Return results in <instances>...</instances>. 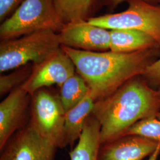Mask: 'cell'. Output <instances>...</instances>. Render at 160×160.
Listing matches in <instances>:
<instances>
[{
    "label": "cell",
    "mask_w": 160,
    "mask_h": 160,
    "mask_svg": "<svg viewBox=\"0 0 160 160\" xmlns=\"http://www.w3.org/2000/svg\"><path fill=\"white\" fill-rule=\"evenodd\" d=\"M86 81L96 102L108 97L128 80L142 75L160 58V48L131 53L91 52L61 46Z\"/></svg>",
    "instance_id": "6da1fadb"
},
{
    "label": "cell",
    "mask_w": 160,
    "mask_h": 160,
    "mask_svg": "<svg viewBox=\"0 0 160 160\" xmlns=\"http://www.w3.org/2000/svg\"><path fill=\"white\" fill-rule=\"evenodd\" d=\"M160 95L142 75L128 80L108 97L96 101L92 115L100 125L101 145L123 135L138 122L156 117Z\"/></svg>",
    "instance_id": "7a4b0ae2"
},
{
    "label": "cell",
    "mask_w": 160,
    "mask_h": 160,
    "mask_svg": "<svg viewBox=\"0 0 160 160\" xmlns=\"http://www.w3.org/2000/svg\"><path fill=\"white\" fill-rule=\"evenodd\" d=\"M64 24L55 0H24L10 17L1 22L0 39H15L46 30L58 33Z\"/></svg>",
    "instance_id": "3957f363"
},
{
    "label": "cell",
    "mask_w": 160,
    "mask_h": 160,
    "mask_svg": "<svg viewBox=\"0 0 160 160\" xmlns=\"http://www.w3.org/2000/svg\"><path fill=\"white\" fill-rule=\"evenodd\" d=\"M61 48L58 33L51 30L1 40L0 72L14 70L29 63H41Z\"/></svg>",
    "instance_id": "277c9868"
},
{
    "label": "cell",
    "mask_w": 160,
    "mask_h": 160,
    "mask_svg": "<svg viewBox=\"0 0 160 160\" xmlns=\"http://www.w3.org/2000/svg\"><path fill=\"white\" fill-rule=\"evenodd\" d=\"M65 115L59 93L49 87L41 88L31 96L29 123L58 148L67 147Z\"/></svg>",
    "instance_id": "5b68a950"
},
{
    "label": "cell",
    "mask_w": 160,
    "mask_h": 160,
    "mask_svg": "<svg viewBox=\"0 0 160 160\" xmlns=\"http://www.w3.org/2000/svg\"><path fill=\"white\" fill-rule=\"evenodd\" d=\"M123 12L89 17V23L104 29H131L150 35L160 47V6L145 0H128Z\"/></svg>",
    "instance_id": "8992f818"
},
{
    "label": "cell",
    "mask_w": 160,
    "mask_h": 160,
    "mask_svg": "<svg viewBox=\"0 0 160 160\" xmlns=\"http://www.w3.org/2000/svg\"><path fill=\"white\" fill-rule=\"evenodd\" d=\"M58 149L29 122L1 150L0 160H55Z\"/></svg>",
    "instance_id": "52a82bcc"
},
{
    "label": "cell",
    "mask_w": 160,
    "mask_h": 160,
    "mask_svg": "<svg viewBox=\"0 0 160 160\" xmlns=\"http://www.w3.org/2000/svg\"><path fill=\"white\" fill-rule=\"evenodd\" d=\"M75 73L74 62L61 48L43 62L33 64L31 74L22 87L32 96L43 88L60 87Z\"/></svg>",
    "instance_id": "ba28073f"
},
{
    "label": "cell",
    "mask_w": 160,
    "mask_h": 160,
    "mask_svg": "<svg viewBox=\"0 0 160 160\" xmlns=\"http://www.w3.org/2000/svg\"><path fill=\"white\" fill-rule=\"evenodd\" d=\"M58 35L62 46L86 51H110V30L92 24L87 20L65 23Z\"/></svg>",
    "instance_id": "9c48e42d"
},
{
    "label": "cell",
    "mask_w": 160,
    "mask_h": 160,
    "mask_svg": "<svg viewBox=\"0 0 160 160\" xmlns=\"http://www.w3.org/2000/svg\"><path fill=\"white\" fill-rule=\"evenodd\" d=\"M31 96L22 86L8 94L0 103V151L30 118Z\"/></svg>",
    "instance_id": "30bf717a"
},
{
    "label": "cell",
    "mask_w": 160,
    "mask_h": 160,
    "mask_svg": "<svg viewBox=\"0 0 160 160\" xmlns=\"http://www.w3.org/2000/svg\"><path fill=\"white\" fill-rule=\"evenodd\" d=\"M160 144L139 135H125L101 145L97 160H143Z\"/></svg>",
    "instance_id": "8fae6325"
},
{
    "label": "cell",
    "mask_w": 160,
    "mask_h": 160,
    "mask_svg": "<svg viewBox=\"0 0 160 160\" xmlns=\"http://www.w3.org/2000/svg\"><path fill=\"white\" fill-rule=\"evenodd\" d=\"M110 51L118 53H131L153 48H160L149 34L131 29L110 30Z\"/></svg>",
    "instance_id": "7c38bea8"
},
{
    "label": "cell",
    "mask_w": 160,
    "mask_h": 160,
    "mask_svg": "<svg viewBox=\"0 0 160 160\" xmlns=\"http://www.w3.org/2000/svg\"><path fill=\"white\" fill-rule=\"evenodd\" d=\"M95 102L90 90L81 102L65 113L64 128L67 147H72L80 139L86 121L92 113Z\"/></svg>",
    "instance_id": "4fadbf2b"
},
{
    "label": "cell",
    "mask_w": 160,
    "mask_h": 160,
    "mask_svg": "<svg viewBox=\"0 0 160 160\" xmlns=\"http://www.w3.org/2000/svg\"><path fill=\"white\" fill-rule=\"evenodd\" d=\"M100 125L92 114L86 121L77 145L70 152V160H97L101 143Z\"/></svg>",
    "instance_id": "5bb4252c"
},
{
    "label": "cell",
    "mask_w": 160,
    "mask_h": 160,
    "mask_svg": "<svg viewBox=\"0 0 160 160\" xmlns=\"http://www.w3.org/2000/svg\"><path fill=\"white\" fill-rule=\"evenodd\" d=\"M59 87V96L65 113L81 102L90 92L86 81L77 72Z\"/></svg>",
    "instance_id": "9a60e30c"
},
{
    "label": "cell",
    "mask_w": 160,
    "mask_h": 160,
    "mask_svg": "<svg viewBox=\"0 0 160 160\" xmlns=\"http://www.w3.org/2000/svg\"><path fill=\"white\" fill-rule=\"evenodd\" d=\"M96 0H55L58 12L65 23L87 20Z\"/></svg>",
    "instance_id": "2e32d148"
},
{
    "label": "cell",
    "mask_w": 160,
    "mask_h": 160,
    "mask_svg": "<svg viewBox=\"0 0 160 160\" xmlns=\"http://www.w3.org/2000/svg\"><path fill=\"white\" fill-rule=\"evenodd\" d=\"M33 68V63H29L14 69L8 74L0 77V96H7L17 88L22 86L29 78Z\"/></svg>",
    "instance_id": "e0dca14e"
},
{
    "label": "cell",
    "mask_w": 160,
    "mask_h": 160,
    "mask_svg": "<svg viewBox=\"0 0 160 160\" xmlns=\"http://www.w3.org/2000/svg\"><path fill=\"white\" fill-rule=\"evenodd\" d=\"M129 135H139L160 143V120L151 117L140 120L129 128L123 136Z\"/></svg>",
    "instance_id": "ac0fdd59"
},
{
    "label": "cell",
    "mask_w": 160,
    "mask_h": 160,
    "mask_svg": "<svg viewBox=\"0 0 160 160\" xmlns=\"http://www.w3.org/2000/svg\"><path fill=\"white\" fill-rule=\"evenodd\" d=\"M142 76L152 88L157 90L160 87V58L149 66Z\"/></svg>",
    "instance_id": "d6986e66"
},
{
    "label": "cell",
    "mask_w": 160,
    "mask_h": 160,
    "mask_svg": "<svg viewBox=\"0 0 160 160\" xmlns=\"http://www.w3.org/2000/svg\"><path fill=\"white\" fill-rule=\"evenodd\" d=\"M24 0H0V21L10 17Z\"/></svg>",
    "instance_id": "ffe728a7"
},
{
    "label": "cell",
    "mask_w": 160,
    "mask_h": 160,
    "mask_svg": "<svg viewBox=\"0 0 160 160\" xmlns=\"http://www.w3.org/2000/svg\"><path fill=\"white\" fill-rule=\"evenodd\" d=\"M128 0H96V2H98V4L102 7H105L111 10H113L116 7H117L121 3L128 1ZM149 2L154 4L160 3V0H145Z\"/></svg>",
    "instance_id": "44dd1931"
},
{
    "label": "cell",
    "mask_w": 160,
    "mask_h": 160,
    "mask_svg": "<svg viewBox=\"0 0 160 160\" xmlns=\"http://www.w3.org/2000/svg\"><path fill=\"white\" fill-rule=\"evenodd\" d=\"M160 155V144L158 147L156 149L154 152L151 155L150 157H149L147 160H158L159 157Z\"/></svg>",
    "instance_id": "7402d4cb"
},
{
    "label": "cell",
    "mask_w": 160,
    "mask_h": 160,
    "mask_svg": "<svg viewBox=\"0 0 160 160\" xmlns=\"http://www.w3.org/2000/svg\"><path fill=\"white\" fill-rule=\"evenodd\" d=\"M156 118H157L158 119L160 120V111L158 112V113L157 114V116H156Z\"/></svg>",
    "instance_id": "603a6c76"
},
{
    "label": "cell",
    "mask_w": 160,
    "mask_h": 160,
    "mask_svg": "<svg viewBox=\"0 0 160 160\" xmlns=\"http://www.w3.org/2000/svg\"><path fill=\"white\" fill-rule=\"evenodd\" d=\"M157 90H158V92H159V94H160V87H159V88L157 89Z\"/></svg>",
    "instance_id": "cb8c5ba5"
},
{
    "label": "cell",
    "mask_w": 160,
    "mask_h": 160,
    "mask_svg": "<svg viewBox=\"0 0 160 160\" xmlns=\"http://www.w3.org/2000/svg\"></svg>",
    "instance_id": "d4e9b609"
}]
</instances>
